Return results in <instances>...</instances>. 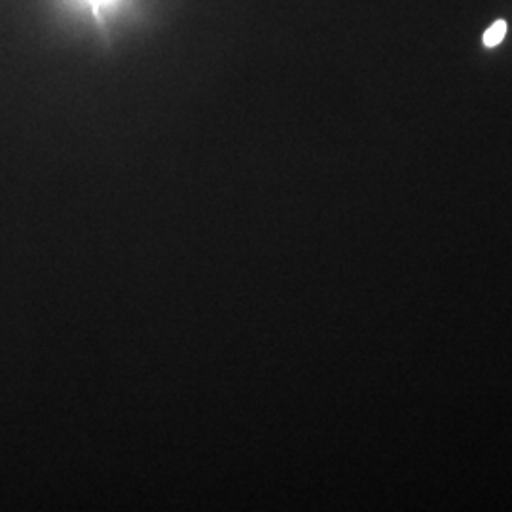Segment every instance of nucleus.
<instances>
[{
  "instance_id": "f257e3e1",
  "label": "nucleus",
  "mask_w": 512,
  "mask_h": 512,
  "mask_svg": "<svg viewBox=\"0 0 512 512\" xmlns=\"http://www.w3.org/2000/svg\"><path fill=\"white\" fill-rule=\"evenodd\" d=\"M505 35H507V23H505L503 19H499V21H495L494 25L486 31L484 44H486L488 48H494L497 44H501V40L505 38Z\"/></svg>"
},
{
  "instance_id": "f03ea898",
  "label": "nucleus",
  "mask_w": 512,
  "mask_h": 512,
  "mask_svg": "<svg viewBox=\"0 0 512 512\" xmlns=\"http://www.w3.org/2000/svg\"><path fill=\"white\" fill-rule=\"evenodd\" d=\"M112 0H92L93 6H105V4H110Z\"/></svg>"
}]
</instances>
